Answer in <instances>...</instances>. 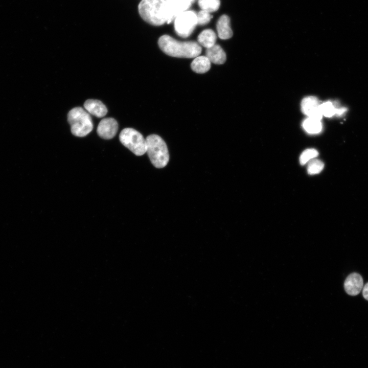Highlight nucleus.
Instances as JSON below:
<instances>
[{"label": "nucleus", "instance_id": "obj_1", "mask_svg": "<svg viewBox=\"0 0 368 368\" xmlns=\"http://www.w3.org/2000/svg\"><path fill=\"white\" fill-rule=\"evenodd\" d=\"M158 44L163 52L175 57L195 58L202 51L200 45L195 41L181 42L168 35L160 36Z\"/></svg>", "mask_w": 368, "mask_h": 368}, {"label": "nucleus", "instance_id": "obj_2", "mask_svg": "<svg viewBox=\"0 0 368 368\" xmlns=\"http://www.w3.org/2000/svg\"><path fill=\"white\" fill-rule=\"evenodd\" d=\"M138 9L141 17L150 25L160 26L172 21L164 0H142Z\"/></svg>", "mask_w": 368, "mask_h": 368}, {"label": "nucleus", "instance_id": "obj_3", "mask_svg": "<svg viewBox=\"0 0 368 368\" xmlns=\"http://www.w3.org/2000/svg\"><path fill=\"white\" fill-rule=\"evenodd\" d=\"M146 152L153 165L162 168L168 164L169 154L165 142L158 135L151 134L146 139Z\"/></svg>", "mask_w": 368, "mask_h": 368}, {"label": "nucleus", "instance_id": "obj_4", "mask_svg": "<svg viewBox=\"0 0 368 368\" xmlns=\"http://www.w3.org/2000/svg\"><path fill=\"white\" fill-rule=\"evenodd\" d=\"M67 121L72 134L78 137H84L93 130L94 125L90 114L84 108L76 107L67 114Z\"/></svg>", "mask_w": 368, "mask_h": 368}, {"label": "nucleus", "instance_id": "obj_5", "mask_svg": "<svg viewBox=\"0 0 368 368\" xmlns=\"http://www.w3.org/2000/svg\"><path fill=\"white\" fill-rule=\"evenodd\" d=\"M121 143L137 156H141L146 152V139L143 135L131 128L123 129L119 134Z\"/></svg>", "mask_w": 368, "mask_h": 368}, {"label": "nucleus", "instance_id": "obj_6", "mask_svg": "<svg viewBox=\"0 0 368 368\" xmlns=\"http://www.w3.org/2000/svg\"><path fill=\"white\" fill-rule=\"evenodd\" d=\"M174 20L176 34L186 38L192 33L197 25V13L193 10H186L178 15Z\"/></svg>", "mask_w": 368, "mask_h": 368}, {"label": "nucleus", "instance_id": "obj_7", "mask_svg": "<svg viewBox=\"0 0 368 368\" xmlns=\"http://www.w3.org/2000/svg\"><path fill=\"white\" fill-rule=\"evenodd\" d=\"M320 102L314 96H308L304 98L301 102L302 112L309 118L321 119L323 115L320 110Z\"/></svg>", "mask_w": 368, "mask_h": 368}, {"label": "nucleus", "instance_id": "obj_8", "mask_svg": "<svg viewBox=\"0 0 368 368\" xmlns=\"http://www.w3.org/2000/svg\"><path fill=\"white\" fill-rule=\"evenodd\" d=\"M118 130L117 121L112 118L103 119L99 122L97 132L98 135L102 139L109 140L112 139Z\"/></svg>", "mask_w": 368, "mask_h": 368}, {"label": "nucleus", "instance_id": "obj_9", "mask_svg": "<svg viewBox=\"0 0 368 368\" xmlns=\"http://www.w3.org/2000/svg\"><path fill=\"white\" fill-rule=\"evenodd\" d=\"M363 287V279L360 274L356 272L349 274L344 283L346 292L352 296L358 294Z\"/></svg>", "mask_w": 368, "mask_h": 368}, {"label": "nucleus", "instance_id": "obj_10", "mask_svg": "<svg viewBox=\"0 0 368 368\" xmlns=\"http://www.w3.org/2000/svg\"><path fill=\"white\" fill-rule=\"evenodd\" d=\"M172 20L181 13L187 10L192 3L189 0H164Z\"/></svg>", "mask_w": 368, "mask_h": 368}, {"label": "nucleus", "instance_id": "obj_11", "mask_svg": "<svg viewBox=\"0 0 368 368\" xmlns=\"http://www.w3.org/2000/svg\"><path fill=\"white\" fill-rule=\"evenodd\" d=\"M84 107L89 114L98 118H102L107 113L106 106L98 100H87L84 103Z\"/></svg>", "mask_w": 368, "mask_h": 368}, {"label": "nucleus", "instance_id": "obj_12", "mask_svg": "<svg viewBox=\"0 0 368 368\" xmlns=\"http://www.w3.org/2000/svg\"><path fill=\"white\" fill-rule=\"evenodd\" d=\"M218 35L221 39H228L233 36V31L230 26L229 17L226 15H221L216 25Z\"/></svg>", "mask_w": 368, "mask_h": 368}, {"label": "nucleus", "instance_id": "obj_13", "mask_svg": "<svg viewBox=\"0 0 368 368\" xmlns=\"http://www.w3.org/2000/svg\"><path fill=\"white\" fill-rule=\"evenodd\" d=\"M205 52L206 57L211 62L217 64H222L226 61V54L222 48L218 44H215L213 47L206 49Z\"/></svg>", "mask_w": 368, "mask_h": 368}, {"label": "nucleus", "instance_id": "obj_14", "mask_svg": "<svg viewBox=\"0 0 368 368\" xmlns=\"http://www.w3.org/2000/svg\"><path fill=\"white\" fill-rule=\"evenodd\" d=\"M197 40L202 46L206 49L210 48L215 44L216 35L212 29H205L199 34Z\"/></svg>", "mask_w": 368, "mask_h": 368}, {"label": "nucleus", "instance_id": "obj_15", "mask_svg": "<svg viewBox=\"0 0 368 368\" xmlns=\"http://www.w3.org/2000/svg\"><path fill=\"white\" fill-rule=\"evenodd\" d=\"M191 67L197 73H204L210 69L211 62L206 56H197L192 62Z\"/></svg>", "mask_w": 368, "mask_h": 368}, {"label": "nucleus", "instance_id": "obj_16", "mask_svg": "<svg viewBox=\"0 0 368 368\" xmlns=\"http://www.w3.org/2000/svg\"><path fill=\"white\" fill-rule=\"evenodd\" d=\"M302 126L304 129L309 134H318L323 129L320 120L309 117L303 121Z\"/></svg>", "mask_w": 368, "mask_h": 368}, {"label": "nucleus", "instance_id": "obj_17", "mask_svg": "<svg viewBox=\"0 0 368 368\" xmlns=\"http://www.w3.org/2000/svg\"><path fill=\"white\" fill-rule=\"evenodd\" d=\"M198 4L201 10L211 13L218 10L220 2V0H198Z\"/></svg>", "mask_w": 368, "mask_h": 368}, {"label": "nucleus", "instance_id": "obj_18", "mask_svg": "<svg viewBox=\"0 0 368 368\" xmlns=\"http://www.w3.org/2000/svg\"><path fill=\"white\" fill-rule=\"evenodd\" d=\"M324 167V164L322 161L314 158L308 162L307 172L310 175L316 174L320 173Z\"/></svg>", "mask_w": 368, "mask_h": 368}, {"label": "nucleus", "instance_id": "obj_19", "mask_svg": "<svg viewBox=\"0 0 368 368\" xmlns=\"http://www.w3.org/2000/svg\"><path fill=\"white\" fill-rule=\"evenodd\" d=\"M336 108L332 102H325L320 104V110L323 116L331 117L336 114Z\"/></svg>", "mask_w": 368, "mask_h": 368}, {"label": "nucleus", "instance_id": "obj_20", "mask_svg": "<svg viewBox=\"0 0 368 368\" xmlns=\"http://www.w3.org/2000/svg\"><path fill=\"white\" fill-rule=\"evenodd\" d=\"M318 155L317 151L313 148L307 149L304 150L300 157V162L302 165L308 163L310 160L315 158Z\"/></svg>", "mask_w": 368, "mask_h": 368}, {"label": "nucleus", "instance_id": "obj_21", "mask_svg": "<svg viewBox=\"0 0 368 368\" xmlns=\"http://www.w3.org/2000/svg\"><path fill=\"white\" fill-rule=\"evenodd\" d=\"M212 17L209 12L201 10L197 13V25L203 26L208 24Z\"/></svg>", "mask_w": 368, "mask_h": 368}, {"label": "nucleus", "instance_id": "obj_22", "mask_svg": "<svg viewBox=\"0 0 368 368\" xmlns=\"http://www.w3.org/2000/svg\"><path fill=\"white\" fill-rule=\"evenodd\" d=\"M362 295L364 298L368 301V283L363 287Z\"/></svg>", "mask_w": 368, "mask_h": 368}, {"label": "nucleus", "instance_id": "obj_23", "mask_svg": "<svg viewBox=\"0 0 368 368\" xmlns=\"http://www.w3.org/2000/svg\"><path fill=\"white\" fill-rule=\"evenodd\" d=\"M189 1H190L191 2H192V3L195 1V0H189Z\"/></svg>", "mask_w": 368, "mask_h": 368}]
</instances>
